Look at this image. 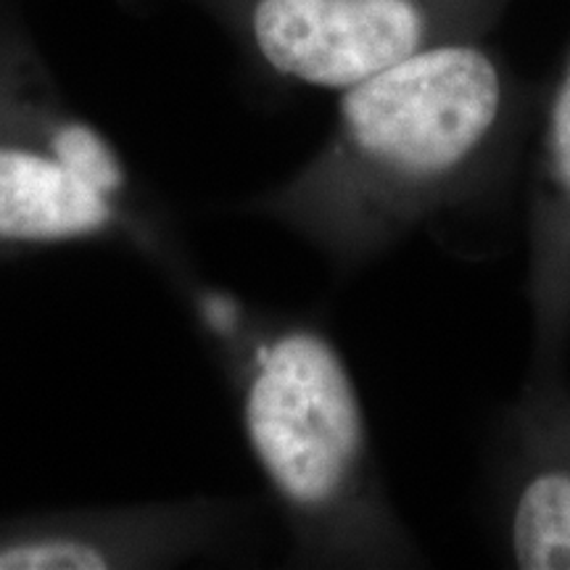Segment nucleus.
Here are the masks:
<instances>
[{
  "label": "nucleus",
  "mask_w": 570,
  "mask_h": 570,
  "mask_svg": "<svg viewBox=\"0 0 570 570\" xmlns=\"http://www.w3.org/2000/svg\"><path fill=\"white\" fill-rule=\"evenodd\" d=\"M111 566L109 552L90 539L63 537H27L0 544V570L3 568H106Z\"/></svg>",
  "instance_id": "423d86ee"
},
{
  "label": "nucleus",
  "mask_w": 570,
  "mask_h": 570,
  "mask_svg": "<svg viewBox=\"0 0 570 570\" xmlns=\"http://www.w3.org/2000/svg\"><path fill=\"white\" fill-rule=\"evenodd\" d=\"M497 520L504 560L570 570V389L525 381L497 439Z\"/></svg>",
  "instance_id": "20e7f679"
},
{
  "label": "nucleus",
  "mask_w": 570,
  "mask_h": 570,
  "mask_svg": "<svg viewBox=\"0 0 570 570\" xmlns=\"http://www.w3.org/2000/svg\"><path fill=\"white\" fill-rule=\"evenodd\" d=\"M244 428L256 465L317 554L367 568L425 566L389 499L354 377L325 333L291 325L254 348Z\"/></svg>",
  "instance_id": "f03ea898"
},
{
  "label": "nucleus",
  "mask_w": 570,
  "mask_h": 570,
  "mask_svg": "<svg viewBox=\"0 0 570 570\" xmlns=\"http://www.w3.org/2000/svg\"><path fill=\"white\" fill-rule=\"evenodd\" d=\"M520 159L508 71L473 42H441L341 92L327 146L259 206L356 269L487 202Z\"/></svg>",
  "instance_id": "f257e3e1"
},
{
  "label": "nucleus",
  "mask_w": 570,
  "mask_h": 570,
  "mask_svg": "<svg viewBox=\"0 0 570 570\" xmlns=\"http://www.w3.org/2000/svg\"><path fill=\"white\" fill-rule=\"evenodd\" d=\"M439 9V0H246L244 21L269 71L344 92L441 46Z\"/></svg>",
  "instance_id": "7ed1b4c3"
},
{
  "label": "nucleus",
  "mask_w": 570,
  "mask_h": 570,
  "mask_svg": "<svg viewBox=\"0 0 570 570\" xmlns=\"http://www.w3.org/2000/svg\"><path fill=\"white\" fill-rule=\"evenodd\" d=\"M111 223L109 194L59 154L0 142V240L53 244Z\"/></svg>",
  "instance_id": "39448f33"
}]
</instances>
